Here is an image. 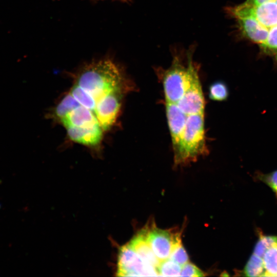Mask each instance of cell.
Masks as SVG:
<instances>
[{"label":"cell","mask_w":277,"mask_h":277,"mask_svg":"<svg viewBox=\"0 0 277 277\" xmlns=\"http://www.w3.org/2000/svg\"><path fill=\"white\" fill-rule=\"evenodd\" d=\"M126 80L121 67L109 57L85 65L76 76V84L89 93L97 103L112 91L124 90Z\"/></svg>","instance_id":"6da1fadb"},{"label":"cell","mask_w":277,"mask_h":277,"mask_svg":"<svg viewBox=\"0 0 277 277\" xmlns=\"http://www.w3.org/2000/svg\"><path fill=\"white\" fill-rule=\"evenodd\" d=\"M194 48L174 51L171 66L157 70L162 77L166 103H177L184 96L193 75L199 71V65L193 60Z\"/></svg>","instance_id":"7a4b0ae2"},{"label":"cell","mask_w":277,"mask_h":277,"mask_svg":"<svg viewBox=\"0 0 277 277\" xmlns=\"http://www.w3.org/2000/svg\"><path fill=\"white\" fill-rule=\"evenodd\" d=\"M204 113L188 115L179 146L174 151L176 164L194 161L206 153Z\"/></svg>","instance_id":"3957f363"},{"label":"cell","mask_w":277,"mask_h":277,"mask_svg":"<svg viewBox=\"0 0 277 277\" xmlns=\"http://www.w3.org/2000/svg\"><path fill=\"white\" fill-rule=\"evenodd\" d=\"M117 276H158L156 268L145 262L127 244L118 252L117 263Z\"/></svg>","instance_id":"277c9868"},{"label":"cell","mask_w":277,"mask_h":277,"mask_svg":"<svg viewBox=\"0 0 277 277\" xmlns=\"http://www.w3.org/2000/svg\"><path fill=\"white\" fill-rule=\"evenodd\" d=\"M124 90H116L97 101L94 113L103 130H109L115 123L121 106Z\"/></svg>","instance_id":"5b68a950"},{"label":"cell","mask_w":277,"mask_h":277,"mask_svg":"<svg viewBox=\"0 0 277 277\" xmlns=\"http://www.w3.org/2000/svg\"><path fill=\"white\" fill-rule=\"evenodd\" d=\"M174 104L187 115L204 113L205 100L199 71L193 75L183 97L177 103Z\"/></svg>","instance_id":"8992f818"},{"label":"cell","mask_w":277,"mask_h":277,"mask_svg":"<svg viewBox=\"0 0 277 277\" xmlns=\"http://www.w3.org/2000/svg\"><path fill=\"white\" fill-rule=\"evenodd\" d=\"M174 238L169 231L156 228L146 231L147 242L160 261L169 258Z\"/></svg>","instance_id":"52a82bcc"},{"label":"cell","mask_w":277,"mask_h":277,"mask_svg":"<svg viewBox=\"0 0 277 277\" xmlns=\"http://www.w3.org/2000/svg\"><path fill=\"white\" fill-rule=\"evenodd\" d=\"M70 140L87 146L98 145L103 137V129L99 123L88 127H66Z\"/></svg>","instance_id":"ba28073f"},{"label":"cell","mask_w":277,"mask_h":277,"mask_svg":"<svg viewBox=\"0 0 277 277\" xmlns=\"http://www.w3.org/2000/svg\"><path fill=\"white\" fill-rule=\"evenodd\" d=\"M166 106L167 119L174 152L179 146L187 115L176 104L166 103Z\"/></svg>","instance_id":"9c48e42d"},{"label":"cell","mask_w":277,"mask_h":277,"mask_svg":"<svg viewBox=\"0 0 277 277\" xmlns=\"http://www.w3.org/2000/svg\"><path fill=\"white\" fill-rule=\"evenodd\" d=\"M242 34L251 42L261 45L266 41L269 30L252 17L234 18Z\"/></svg>","instance_id":"30bf717a"},{"label":"cell","mask_w":277,"mask_h":277,"mask_svg":"<svg viewBox=\"0 0 277 277\" xmlns=\"http://www.w3.org/2000/svg\"><path fill=\"white\" fill-rule=\"evenodd\" d=\"M65 127H88L99 123L92 110L80 105L60 121Z\"/></svg>","instance_id":"8fae6325"},{"label":"cell","mask_w":277,"mask_h":277,"mask_svg":"<svg viewBox=\"0 0 277 277\" xmlns=\"http://www.w3.org/2000/svg\"><path fill=\"white\" fill-rule=\"evenodd\" d=\"M128 244L142 260L156 269L160 261L156 258L147 242L146 231H142L137 234Z\"/></svg>","instance_id":"7c38bea8"},{"label":"cell","mask_w":277,"mask_h":277,"mask_svg":"<svg viewBox=\"0 0 277 277\" xmlns=\"http://www.w3.org/2000/svg\"><path fill=\"white\" fill-rule=\"evenodd\" d=\"M265 270L262 258L252 253L243 270L246 276H264Z\"/></svg>","instance_id":"4fadbf2b"},{"label":"cell","mask_w":277,"mask_h":277,"mask_svg":"<svg viewBox=\"0 0 277 277\" xmlns=\"http://www.w3.org/2000/svg\"><path fill=\"white\" fill-rule=\"evenodd\" d=\"M262 259L265 270L264 276H277V244L267 249Z\"/></svg>","instance_id":"5bb4252c"},{"label":"cell","mask_w":277,"mask_h":277,"mask_svg":"<svg viewBox=\"0 0 277 277\" xmlns=\"http://www.w3.org/2000/svg\"><path fill=\"white\" fill-rule=\"evenodd\" d=\"M70 93L82 106L94 111L96 102L94 98L77 84H75Z\"/></svg>","instance_id":"9a60e30c"},{"label":"cell","mask_w":277,"mask_h":277,"mask_svg":"<svg viewBox=\"0 0 277 277\" xmlns=\"http://www.w3.org/2000/svg\"><path fill=\"white\" fill-rule=\"evenodd\" d=\"M81 105L69 92L56 107L54 114L60 121L70 111Z\"/></svg>","instance_id":"2e32d148"},{"label":"cell","mask_w":277,"mask_h":277,"mask_svg":"<svg viewBox=\"0 0 277 277\" xmlns=\"http://www.w3.org/2000/svg\"><path fill=\"white\" fill-rule=\"evenodd\" d=\"M182 266L168 258L161 261L156 268L159 276H180Z\"/></svg>","instance_id":"e0dca14e"},{"label":"cell","mask_w":277,"mask_h":277,"mask_svg":"<svg viewBox=\"0 0 277 277\" xmlns=\"http://www.w3.org/2000/svg\"><path fill=\"white\" fill-rule=\"evenodd\" d=\"M169 259L181 266H183L189 262L188 255L182 244L180 236L179 235L174 236Z\"/></svg>","instance_id":"ac0fdd59"},{"label":"cell","mask_w":277,"mask_h":277,"mask_svg":"<svg viewBox=\"0 0 277 277\" xmlns=\"http://www.w3.org/2000/svg\"><path fill=\"white\" fill-rule=\"evenodd\" d=\"M260 47L265 54L273 57L277 62V25L269 29L266 41Z\"/></svg>","instance_id":"d6986e66"},{"label":"cell","mask_w":277,"mask_h":277,"mask_svg":"<svg viewBox=\"0 0 277 277\" xmlns=\"http://www.w3.org/2000/svg\"><path fill=\"white\" fill-rule=\"evenodd\" d=\"M209 97L214 101H223L229 96V90L227 85L223 82L212 84L209 88Z\"/></svg>","instance_id":"ffe728a7"},{"label":"cell","mask_w":277,"mask_h":277,"mask_svg":"<svg viewBox=\"0 0 277 277\" xmlns=\"http://www.w3.org/2000/svg\"><path fill=\"white\" fill-rule=\"evenodd\" d=\"M276 244L277 236L261 234L254 246L253 253L262 258L267 249Z\"/></svg>","instance_id":"44dd1931"},{"label":"cell","mask_w":277,"mask_h":277,"mask_svg":"<svg viewBox=\"0 0 277 277\" xmlns=\"http://www.w3.org/2000/svg\"><path fill=\"white\" fill-rule=\"evenodd\" d=\"M257 179L268 186L277 196V170L268 173L258 172Z\"/></svg>","instance_id":"7402d4cb"},{"label":"cell","mask_w":277,"mask_h":277,"mask_svg":"<svg viewBox=\"0 0 277 277\" xmlns=\"http://www.w3.org/2000/svg\"><path fill=\"white\" fill-rule=\"evenodd\" d=\"M180 276L199 277L205 276L204 272L189 262L182 266Z\"/></svg>","instance_id":"603a6c76"},{"label":"cell","mask_w":277,"mask_h":277,"mask_svg":"<svg viewBox=\"0 0 277 277\" xmlns=\"http://www.w3.org/2000/svg\"><path fill=\"white\" fill-rule=\"evenodd\" d=\"M272 1L275 0H246L242 4H240V5L243 7H250Z\"/></svg>","instance_id":"cb8c5ba5"},{"label":"cell","mask_w":277,"mask_h":277,"mask_svg":"<svg viewBox=\"0 0 277 277\" xmlns=\"http://www.w3.org/2000/svg\"><path fill=\"white\" fill-rule=\"evenodd\" d=\"M124 3H130L131 0H117Z\"/></svg>","instance_id":"d4e9b609"},{"label":"cell","mask_w":277,"mask_h":277,"mask_svg":"<svg viewBox=\"0 0 277 277\" xmlns=\"http://www.w3.org/2000/svg\"><path fill=\"white\" fill-rule=\"evenodd\" d=\"M275 1L276 2V3H277V0H275Z\"/></svg>","instance_id":"484cf974"},{"label":"cell","mask_w":277,"mask_h":277,"mask_svg":"<svg viewBox=\"0 0 277 277\" xmlns=\"http://www.w3.org/2000/svg\"><path fill=\"white\" fill-rule=\"evenodd\" d=\"M95 1H98V0H95Z\"/></svg>","instance_id":"4316f807"}]
</instances>
